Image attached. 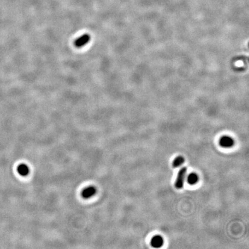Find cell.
Masks as SVG:
<instances>
[{"instance_id": "6da1fadb", "label": "cell", "mask_w": 249, "mask_h": 249, "mask_svg": "<svg viewBox=\"0 0 249 249\" xmlns=\"http://www.w3.org/2000/svg\"><path fill=\"white\" fill-rule=\"evenodd\" d=\"M187 172L186 167L181 168L177 175V178L175 182V186L177 188H181L183 186V183L186 177Z\"/></svg>"}, {"instance_id": "7a4b0ae2", "label": "cell", "mask_w": 249, "mask_h": 249, "mask_svg": "<svg viewBox=\"0 0 249 249\" xmlns=\"http://www.w3.org/2000/svg\"><path fill=\"white\" fill-rule=\"evenodd\" d=\"M90 39L91 38L89 35L88 34L82 35L75 41L74 45L76 47H78V48L84 47L89 42Z\"/></svg>"}, {"instance_id": "3957f363", "label": "cell", "mask_w": 249, "mask_h": 249, "mask_svg": "<svg viewBox=\"0 0 249 249\" xmlns=\"http://www.w3.org/2000/svg\"><path fill=\"white\" fill-rule=\"evenodd\" d=\"M96 191V190L94 186H89L87 188H84L82 190L81 193V195L84 198H89L93 195H94Z\"/></svg>"}, {"instance_id": "277c9868", "label": "cell", "mask_w": 249, "mask_h": 249, "mask_svg": "<svg viewBox=\"0 0 249 249\" xmlns=\"http://www.w3.org/2000/svg\"><path fill=\"white\" fill-rule=\"evenodd\" d=\"M220 144L223 147H230L234 144V142L231 138L225 136L220 139Z\"/></svg>"}, {"instance_id": "5b68a950", "label": "cell", "mask_w": 249, "mask_h": 249, "mask_svg": "<svg viewBox=\"0 0 249 249\" xmlns=\"http://www.w3.org/2000/svg\"><path fill=\"white\" fill-rule=\"evenodd\" d=\"M17 172L21 176H27L30 173L29 167L25 164H21L17 167Z\"/></svg>"}, {"instance_id": "8992f818", "label": "cell", "mask_w": 249, "mask_h": 249, "mask_svg": "<svg viewBox=\"0 0 249 249\" xmlns=\"http://www.w3.org/2000/svg\"><path fill=\"white\" fill-rule=\"evenodd\" d=\"M163 243V240L160 236H155L152 239L151 241L152 245L155 247H159L162 246Z\"/></svg>"}, {"instance_id": "52a82bcc", "label": "cell", "mask_w": 249, "mask_h": 249, "mask_svg": "<svg viewBox=\"0 0 249 249\" xmlns=\"http://www.w3.org/2000/svg\"><path fill=\"white\" fill-rule=\"evenodd\" d=\"M184 158L182 156H178L174 160L173 163V166L174 168H176L181 166L184 163Z\"/></svg>"}, {"instance_id": "ba28073f", "label": "cell", "mask_w": 249, "mask_h": 249, "mask_svg": "<svg viewBox=\"0 0 249 249\" xmlns=\"http://www.w3.org/2000/svg\"><path fill=\"white\" fill-rule=\"evenodd\" d=\"M198 177L197 174L195 173H191L188 175V182L190 185H194L198 182Z\"/></svg>"}]
</instances>
